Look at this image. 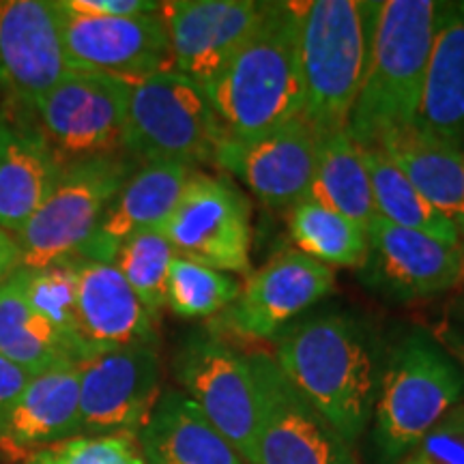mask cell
<instances>
[{
  "label": "cell",
  "mask_w": 464,
  "mask_h": 464,
  "mask_svg": "<svg viewBox=\"0 0 464 464\" xmlns=\"http://www.w3.org/2000/svg\"><path fill=\"white\" fill-rule=\"evenodd\" d=\"M368 232L376 219L372 183H370L365 147L348 131L323 138L314 179L307 198Z\"/></svg>",
  "instance_id": "obj_26"
},
{
  "label": "cell",
  "mask_w": 464,
  "mask_h": 464,
  "mask_svg": "<svg viewBox=\"0 0 464 464\" xmlns=\"http://www.w3.org/2000/svg\"><path fill=\"white\" fill-rule=\"evenodd\" d=\"M263 9L256 0L161 3L174 72L207 89L256 28Z\"/></svg>",
  "instance_id": "obj_17"
},
{
  "label": "cell",
  "mask_w": 464,
  "mask_h": 464,
  "mask_svg": "<svg viewBox=\"0 0 464 464\" xmlns=\"http://www.w3.org/2000/svg\"><path fill=\"white\" fill-rule=\"evenodd\" d=\"M258 428L249 464H357L353 445L277 368L274 355L252 353Z\"/></svg>",
  "instance_id": "obj_10"
},
{
  "label": "cell",
  "mask_w": 464,
  "mask_h": 464,
  "mask_svg": "<svg viewBox=\"0 0 464 464\" xmlns=\"http://www.w3.org/2000/svg\"><path fill=\"white\" fill-rule=\"evenodd\" d=\"M69 72L54 3L0 0V89L5 97L34 110Z\"/></svg>",
  "instance_id": "obj_16"
},
{
  "label": "cell",
  "mask_w": 464,
  "mask_h": 464,
  "mask_svg": "<svg viewBox=\"0 0 464 464\" xmlns=\"http://www.w3.org/2000/svg\"><path fill=\"white\" fill-rule=\"evenodd\" d=\"M288 235L297 252L327 266L359 269L368 258V232L316 202L290 207Z\"/></svg>",
  "instance_id": "obj_29"
},
{
  "label": "cell",
  "mask_w": 464,
  "mask_h": 464,
  "mask_svg": "<svg viewBox=\"0 0 464 464\" xmlns=\"http://www.w3.org/2000/svg\"><path fill=\"white\" fill-rule=\"evenodd\" d=\"M276 363L348 443H355L372 421L376 363L365 329L344 314L307 318L282 329Z\"/></svg>",
  "instance_id": "obj_1"
},
{
  "label": "cell",
  "mask_w": 464,
  "mask_h": 464,
  "mask_svg": "<svg viewBox=\"0 0 464 464\" xmlns=\"http://www.w3.org/2000/svg\"><path fill=\"white\" fill-rule=\"evenodd\" d=\"M334 286L332 266L297 249H286L247 277L239 297L218 316L216 327L241 338H274L295 316L332 293Z\"/></svg>",
  "instance_id": "obj_14"
},
{
  "label": "cell",
  "mask_w": 464,
  "mask_h": 464,
  "mask_svg": "<svg viewBox=\"0 0 464 464\" xmlns=\"http://www.w3.org/2000/svg\"><path fill=\"white\" fill-rule=\"evenodd\" d=\"M147 464H246L183 392H166L138 432Z\"/></svg>",
  "instance_id": "obj_25"
},
{
  "label": "cell",
  "mask_w": 464,
  "mask_h": 464,
  "mask_svg": "<svg viewBox=\"0 0 464 464\" xmlns=\"http://www.w3.org/2000/svg\"><path fill=\"white\" fill-rule=\"evenodd\" d=\"M434 0H385L376 5L362 91L348 121V136L376 147L385 133L411 127L437 28Z\"/></svg>",
  "instance_id": "obj_3"
},
{
  "label": "cell",
  "mask_w": 464,
  "mask_h": 464,
  "mask_svg": "<svg viewBox=\"0 0 464 464\" xmlns=\"http://www.w3.org/2000/svg\"><path fill=\"white\" fill-rule=\"evenodd\" d=\"M63 166L125 153L127 80L72 69L34 108Z\"/></svg>",
  "instance_id": "obj_11"
},
{
  "label": "cell",
  "mask_w": 464,
  "mask_h": 464,
  "mask_svg": "<svg viewBox=\"0 0 464 464\" xmlns=\"http://www.w3.org/2000/svg\"><path fill=\"white\" fill-rule=\"evenodd\" d=\"M396 464H464V402L440 417Z\"/></svg>",
  "instance_id": "obj_34"
},
{
  "label": "cell",
  "mask_w": 464,
  "mask_h": 464,
  "mask_svg": "<svg viewBox=\"0 0 464 464\" xmlns=\"http://www.w3.org/2000/svg\"><path fill=\"white\" fill-rule=\"evenodd\" d=\"M385 158L430 205L464 232V149L417 127L393 130L376 142Z\"/></svg>",
  "instance_id": "obj_24"
},
{
  "label": "cell",
  "mask_w": 464,
  "mask_h": 464,
  "mask_svg": "<svg viewBox=\"0 0 464 464\" xmlns=\"http://www.w3.org/2000/svg\"><path fill=\"white\" fill-rule=\"evenodd\" d=\"M365 161H368L370 183H372L376 218L398 228L417 230L451 246H462L460 232L454 222H450L443 213H439L423 198L379 147L365 149Z\"/></svg>",
  "instance_id": "obj_28"
},
{
  "label": "cell",
  "mask_w": 464,
  "mask_h": 464,
  "mask_svg": "<svg viewBox=\"0 0 464 464\" xmlns=\"http://www.w3.org/2000/svg\"><path fill=\"white\" fill-rule=\"evenodd\" d=\"M33 108L0 103V228L17 235L42 208L63 172Z\"/></svg>",
  "instance_id": "obj_18"
},
{
  "label": "cell",
  "mask_w": 464,
  "mask_h": 464,
  "mask_svg": "<svg viewBox=\"0 0 464 464\" xmlns=\"http://www.w3.org/2000/svg\"><path fill=\"white\" fill-rule=\"evenodd\" d=\"M127 153L72 161L34 216L15 235L20 269H44L78 256L127 179L138 170Z\"/></svg>",
  "instance_id": "obj_7"
},
{
  "label": "cell",
  "mask_w": 464,
  "mask_h": 464,
  "mask_svg": "<svg viewBox=\"0 0 464 464\" xmlns=\"http://www.w3.org/2000/svg\"><path fill=\"white\" fill-rule=\"evenodd\" d=\"M376 5L363 0L299 3L301 119L321 138L346 131L362 91Z\"/></svg>",
  "instance_id": "obj_4"
},
{
  "label": "cell",
  "mask_w": 464,
  "mask_h": 464,
  "mask_svg": "<svg viewBox=\"0 0 464 464\" xmlns=\"http://www.w3.org/2000/svg\"><path fill=\"white\" fill-rule=\"evenodd\" d=\"M174 372L183 393L205 413L222 437L252 462L258 428V392L249 355L237 351L213 329H200L179 348Z\"/></svg>",
  "instance_id": "obj_8"
},
{
  "label": "cell",
  "mask_w": 464,
  "mask_h": 464,
  "mask_svg": "<svg viewBox=\"0 0 464 464\" xmlns=\"http://www.w3.org/2000/svg\"><path fill=\"white\" fill-rule=\"evenodd\" d=\"M67 7L80 14L106 17H136L160 14L161 3L150 0H65Z\"/></svg>",
  "instance_id": "obj_35"
},
{
  "label": "cell",
  "mask_w": 464,
  "mask_h": 464,
  "mask_svg": "<svg viewBox=\"0 0 464 464\" xmlns=\"http://www.w3.org/2000/svg\"><path fill=\"white\" fill-rule=\"evenodd\" d=\"M26 464H147L131 434L73 437L39 451Z\"/></svg>",
  "instance_id": "obj_33"
},
{
  "label": "cell",
  "mask_w": 464,
  "mask_h": 464,
  "mask_svg": "<svg viewBox=\"0 0 464 464\" xmlns=\"http://www.w3.org/2000/svg\"><path fill=\"white\" fill-rule=\"evenodd\" d=\"M434 338L439 340V344L443 346L464 370V332L456 327H443Z\"/></svg>",
  "instance_id": "obj_38"
},
{
  "label": "cell",
  "mask_w": 464,
  "mask_h": 464,
  "mask_svg": "<svg viewBox=\"0 0 464 464\" xmlns=\"http://www.w3.org/2000/svg\"><path fill=\"white\" fill-rule=\"evenodd\" d=\"M160 230L177 256L224 274H249L252 208L228 179L191 170Z\"/></svg>",
  "instance_id": "obj_9"
},
{
  "label": "cell",
  "mask_w": 464,
  "mask_h": 464,
  "mask_svg": "<svg viewBox=\"0 0 464 464\" xmlns=\"http://www.w3.org/2000/svg\"><path fill=\"white\" fill-rule=\"evenodd\" d=\"M69 65L123 80L174 72L170 42L160 14L106 17L80 14L54 3Z\"/></svg>",
  "instance_id": "obj_13"
},
{
  "label": "cell",
  "mask_w": 464,
  "mask_h": 464,
  "mask_svg": "<svg viewBox=\"0 0 464 464\" xmlns=\"http://www.w3.org/2000/svg\"><path fill=\"white\" fill-rule=\"evenodd\" d=\"M0 355L31 376L58 363H75L61 334L28 304L20 269L0 284Z\"/></svg>",
  "instance_id": "obj_27"
},
{
  "label": "cell",
  "mask_w": 464,
  "mask_h": 464,
  "mask_svg": "<svg viewBox=\"0 0 464 464\" xmlns=\"http://www.w3.org/2000/svg\"><path fill=\"white\" fill-rule=\"evenodd\" d=\"M174 258L177 254L161 230H144L125 241L112 260L155 321L166 307V282Z\"/></svg>",
  "instance_id": "obj_32"
},
{
  "label": "cell",
  "mask_w": 464,
  "mask_h": 464,
  "mask_svg": "<svg viewBox=\"0 0 464 464\" xmlns=\"http://www.w3.org/2000/svg\"><path fill=\"white\" fill-rule=\"evenodd\" d=\"M464 400V370L434 335L415 329L392 348L372 411L376 464H396Z\"/></svg>",
  "instance_id": "obj_5"
},
{
  "label": "cell",
  "mask_w": 464,
  "mask_h": 464,
  "mask_svg": "<svg viewBox=\"0 0 464 464\" xmlns=\"http://www.w3.org/2000/svg\"><path fill=\"white\" fill-rule=\"evenodd\" d=\"M20 269V249L11 232L0 228V284L9 280Z\"/></svg>",
  "instance_id": "obj_37"
},
{
  "label": "cell",
  "mask_w": 464,
  "mask_h": 464,
  "mask_svg": "<svg viewBox=\"0 0 464 464\" xmlns=\"http://www.w3.org/2000/svg\"><path fill=\"white\" fill-rule=\"evenodd\" d=\"M228 136L207 91L179 72L127 80L125 153L144 164L185 168L216 161Z\"/></svg>",
  "instance_id": "obj_6"
},
{
  "label": "cell",
  "mask_w": 464,
  "mask_h": 464,
  "mask_svg": "<svg viewBox=\"0 0 464 464\" xmlns=\"http://www.w3.org/2000/svg\"><path fill=\"white\" fill-rule=\"evenodd\" d=\"M28 381H31V374L24 368L0 355V421L9 413L20 393L24 392Z\"/></svg>",
  "instance_id": "obj_36"
},
{
  "label": "cell",
  "mask_w": 464,
  "mask_h": 464,
  "mask_svg": "<svg viewBox=\"0 0 464 464\" xmlns=\"http://www.w3.org/2000/svg\"><path fill=\"white\" fill-rule=\"evenodd\" d=\"M80 432L138 437L161 398V363L155 344L92 353L78 363Z\"/></svg>",
  "instance_id": "obj_12"
},
{
  "label": "cell",
  "mask_w": 464,
  "mask_h": 464,
  "mask_svg": "<svg viewBox=\"0 0 464 464\" xmlns=\"http://www.w3.org/2000/svg\"><path fill=\"white\" fill-rule=\"evenodd\" d=\"M205 91L226 133L239 140L301 119L299 3H265L256 28Z\"/></svg>",
  "instance_id": "obj_2"
},
{
  "label": "cell",
  "mask_w": 464,
  "mask_h": 464,
  "mask_svg": "<svg viewBox=\"0 0 464 464\" xmlns=\"http://www.w3.org/2000/svg\"><path fill=\"white\" fill-rule=\"evenodd\" d=\"M460 241H462V249H464V232H462V237H460Z\"/></svg>",
  "instance_id": "obj_39"
},
{
  "label": "cell",
  "mask_w": 464,
  "mask_h": 464,
  "mask_svg": "<svg viewBox=\"0 0 464 464\" xmlns=\"http://www.w3.org/2000/svg\"><path fill=\"white\" fill-rule=\"evenodd\" d=\"M368 280L398 299L443 295L464 280L462 246L376 218L368 228Z\"/></svg>",
  "instance_id": "obj_19"
},
{
  "label": "cell",
  "mask_w": 464,
  "mask_h": 464,
  "mask_svg": "<svg viewBox=\"0 0 464 464\" xmlns=\"http://www.w3.org/2000/svg\"><path fill=\"white\" fill-rule=\"evenodd\" d=\"M75 271L78 334L86 355L158 342V321L149 314L114 265L75 258Z\"/></svg>",
  "instance_id": "obj_21"
},
{
  "label": "cell",
  "mask_w": 464,
  "mask_h": 464,
  "mask_svg": "<svg viewBox=\"0 0 464 464\" xmlns=\"http://www.w3.org/2000/svg\"><path fill=\"white\" fill-rule=\"evenodd\" d=\"M28 304L45 318L61 338L72 348L75 363L86 355L78 334V271L75 258L44 266V269H20Z\"/></svg>",
  "instance_id": "obj_30"
},
{
  "label": "cell",
  "mask_w": 464,
  "mask_h": 464,
  "mask_svg": "<svg viewBox=\"0 0 464 464\" xmlns=\"http://www.w3.org/2000/svg\"><path fill=\"white\" fill-rule=\"evenodd\" d=\"M413 127L464 149V3H439Z\"/></svg>",
  "instance_id": "obj_23"
},
{
  "label": "cell",
  "mask_w": 464,
  "mask_h": 464,
  "mask_svg": "<svg viewBox=\"0 0 464 464\" xmlns=\"http://www.w3.org/2000/svg\"><path fill=\"white\" fill-rule=\"evenodd\" d=\"M321 142L323 138L304 119H295L252 140L226 136L216 150L213 166L246 183L263 205L290 208L307 198Z\"/></svg>",
  "instance_id": "obj_15"
},
{
  "label": "cell",
  "mask_w": 464,
  "mask_h": 464,
  "mask_svg": "<svg viewBox=\"0 0 464 464\" xmlns=\"http://www.w3.org/2000/svg\"><path fill=\"white\" fill-rule=\"evenodd\" d=\"M75 434H80V374L78 363L65 362L31 376L0 421V454L31 460Z\"/></svg>",
  "instance_id": "obj_20"
},
{
  "label": "cell",
  "mask_w": 464,
  "mask_h": 464,
  "mask_svg": "<svg viewBox=\"0 0 464 464\" xmlns=\"http://www.w3.org/2000/svg\"><path fill=\"white\" fill-rule=\"evenodd\" d=\"M191 168L179 164H142L127 179L92 230L78 256L112 265L125 241L144 230H160L177 205Z\"/></svg>",
  "instance_id": "obj_22"
},
{
  "label": "cell",
  "mask_w": 464,
  "mask_h": 464,
  "mask_svg": "<svg viewBox=\"0 0 464 464\" xmlns=\"http://www.w3.org/2000/svg\"><path fill=\"white\" fill-rule=\"evenodd\" d=\"M239 290L230 274L177 256L166 282V307L181 318L219 316L239 297Z\"/></svg>",
  "instance_id": "obj_31"
}]
</instances>
